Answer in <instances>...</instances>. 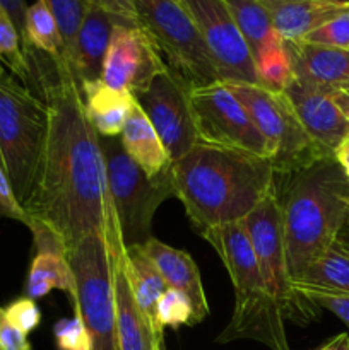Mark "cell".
Returning a JSON list of instances; mask_svg holds the SVG:
<instances>
[{"mask_svg": "<svg viewBox=\"0 0 349 350\" xmlns=\"http://www.w3.org/2000/svg\"><path fill=\"white\" fill-rule=\"evenodd\" d=\"M0 350H31L27 335L14 327L7 318L5 308L0 306Z\"/></svg>", "mask_w": 349, "mask_h": 350, "instance_id": "obj_37", "label": "cell"}, {"mask_svg": "<svg viewBox=\"0 0 349 350\" xmlns=\"http://www.w3.org/2000/svg\"><path fill=\"white\" fill-rule=\"evenodd\" d=\"M157 350H168L166 349V344H164V338L159 342V347H157Z\"/></svg>", "mask_w": 349, "mask_h": 350, "instance_id": "obj_46", "label": "cell"}, {"mask_svg": "<svg viewBox=\"0 0 349 350\" xmlns=\"http://www.w3.org/2000/svg\"><path fill=\"white\" fill-rule=\"evenodd\" d=\"M142 246L156 269L159 270L166 286L170 289L180 291L190 299L195 311V321L197 323L204 321L209 317V304L204 286H202L201 272L194 258L187 252L171 248L170 245L159 241L154 236L147 239Z\"/></svg>", "mask_w": 349, "mask_h": 350, "instance_id": "obj_20", "label": "cell"}, {"mask_svg": "<svg viewBox=\"0 0 349 350\" xmlns=\"http://www.w3.org/2000/svg\"><path fill=\"white\" fill-rule=\"evenodd\" d=\"M255 70L262 88L270 91H284V88L294 79L286 43L283 41L255 58Z\"/></svg>", "mask_w": 349, "mask_h": 350, "instance_id": "obj_28", "label": "cell"}, {"mask_svg": "<svg viewBox=\"0 0 349 350\" xmlns=\"http://www.w3.org/2000/svg\"><path fill=\"white\" fill-rule=\"evenodd\" d=\"M222 3L245 38L253 62L267 50L283 43L274 27L269 5L263 0H222Z\"/></svg>", "mask_w": 349, "mask_h": 350, "instance_id": "obj_25", "label": "cell"}, {"mask_svg": "<svg viewBox=\"0 0 349 350\" xmlns=\"http://www.w3.org/2000/svg\"><path fill=\"white\" fill-rule=\"evenodd\" d=\"M201 29L219 82L260 85L252 51L222 0H185Z\"/></svg>", "mask_w": 349, "mask_h": 350, "instance_id": "obj_13", "label": "cell"}, {"mask_svg": "<svg viewBox=\"0 0 349 350\" xmlns=\"http://www.w3.org/2000/svg\"><path fill=\"white\" fill-rule=\"evenodd\" d=\"M77 286L74 313L88 328L91 350H120L115 297L105 236H88L65 250Z\"/></svg>", "mask_w": 349, "mask_h": 350, "instance_id": "obj_9", "label": "cell"}, {"mask_svg": "<svg viewBox=\"0 0 349 350\" xmlns=\"http://www.w3.org/2000/svg\"><path fill=\"white\" fill-rule=\"evenodd\" d=\"M283 92L311 140L335 156V150L349 139V120L334 103L331 91L294 77Z\"/></svg>", "mask_w": 349, "mask_h": 350, "instance_id": "obj_16", "label": "cell"}, {"mask_svg": "<svg viewBox=\"0 0 349 350\" xmlns=\"http://www.w3.org/2000/svg\"><path fill=\"white\" fill-rule=\"evenodd\" d=\"M47 130L43 99L0 65V164L23 208L36 183Z\"/></svg>", "mask_w": 349, "mask_h": 350, "instance_id": "obj_5", "label": "cell"}, {"mask_svg": "<svg viewBox=\"0 0 349 350\" xmlns=\"http://www.w3.org/2000/svg\"><path fill=\"white\" fill-rule=\"evenodd\" d=\"M331 96L335 105L339 106V109L342 111V115L349 120V88L341 89V91H332Z\"/></svg>", "mask_w": 349, "mask_h": 350, "instance_id": "obj_40", "label": "cell"}, {"mask_svg": "<svg viewBox=\"0 0 349 350\" xmlns=\"http://www.w3.org/2000/svg\"><path fill=\"white\" fill-rule=\"evenodd\" d=\"M226 85L242 101L266 139L276 176L294 173L331 156L311 140L283 91H270L262 85L240 82Z\"/></svg>", "mask_w": 349, "mask_h": 350, "instance_id": "obj_8", "label": "cell"}, {"mask_svg": "<svg viewBox=\"0 0 349 350\" xmlns=\"http://www.w3.org/2000/svg\"><path fill=\"white\" fill-rule=\"evenodd\" d=\"M0 9L5 10L7 16L12 19L14 26L17 27L21 34V40L24 38V21H26V0H0Z\"/></svg>", "mask_w": 349, "mask_h": 350, "instance_id": "obj_38", "label": "cell"}, {"mask_svg": "<svg viewBox=\"0 0 349 350\" xmlns=\"http://www.w3.org/2000/svg\"><path fill=\"white\" fill-rule=\"evenodd\" d=\"M101 5L105 7L109 14L118 17L120 21H125V23H137L135 9H133L132 0H101Z\"/></svg>", "mask_w": 349, "mask_h": 350, "instance_id": "obj_39", "label": "cell"}, {"mask_svg": "<svg viewBox=\"0 0 349 350\" xmlns=\"http://www.w3.org/2000/svg\"><path fill=\"white\" fill-rule=\"evenodd\" d=\"M156 320L161 330H164V328H180L183 325H188V327L197 325L190 299L183 293L177 289H170V287L161 296V299L157 301Z\"/></svg>", "mask_w": 349, "mask_h": 350, "instance_id": "obj_31", "label": "cell"}, {"mask_svg": "<svg viewBox=\"0 0 349 350\" xmlns=\"http://www.w3.org/2000/svg\"><path fill=\"white\" fill-rule=\"evenodd\" d=\"M294 289H296L305 299L313 303L315 306H318L320 310L331 311L334 317H337L342 323L349 327V294L348 293L320 289V287L305 286V284H294Z\"/></svg>", "mask_w": 349, "mask_h": 350, "instance_id": "obj_32", "label": "cell"}, {"mask_svg": "<svg viewBox=\"0 0 349 350\" xmlns=\"http://www.w3.org/2000/svg\"><path fill=\"white\" fill-rule=\"evenodd\" d=\"M86 113L101 137H120L135 98L127 91H116L103 81L81 84Z\"/></svg>", "mask_w": 349, "mask_h": 350, "instance_id": "obj_23", "label": "cell"}, {"mask_svg": "<svg viewBox=\"0 0 349 350\" xmlns=\"http://www.w3.org/2000/svg\"><path fill=\"white\" fill-rule=\"evenodd\" d=\"M346 144H348V146H349V139H348V140H346Z\"/></svg>", "mask_w": 349, "mask_h": 350, "instance_id": "obj_48", "label": "cell"}, {"mask_svg": "<svg viewBox=\"0 0 349 350\" xmlns=\"http://www.w3.org/2000/svg\"><path fill=\"white\" fill-rule=\"evenodd\" d=\"M322 350H349V335L348 334H339L332 340L322 347Z\"/></svg>", "mask_w": 349, "mask_h": 350, "instance_id": "obj_41", "label": "cell"}, {"mask_svg": "<svg viewBox=\"0 0 349 350\" xmlns=\"http://www.w3.org/2000/svg\"><path fill=\"white\" fill-rule=\"evenodd\" d=\"M135 19L156 43L166 65L194 88L219 82L197 23L178 0H132Z\"/></svg>", "mask_w": 349, "mask_h": 350, "instance_id": "obj_7", "label": "cell"}, {"mask_svg": "<svg viewBox=\"0 0 349 350\" xmlns=\"http://www.w3.org/2000/svg\"><path fill=\"white\" fill-rule=\"evenodd\" d=\"M127 253V275L132 286L133 297L137 301L140 313L147 320L157 338H164V330H161L156 320L157 301L166 293L168 286L156 269L151 256L147 255L142 245L125 246Z\"/></svg>", "mask_w": 349, "mask_h": 350, "instance_id": "obj_24", "label": "cell"}, {"mask_svg": "<svg viewBox=\"0 0 349 350\" xmlns=\"http://www.w3.org/2000/svg\"><path fill=\"white\" fill-rule=\"evenodd\" d=\"M303 41L310 44H318V46L349 50V10L311 31Z\"/></svg>", "mask_w": 349, "mask_h": 350, "instance_id": "obj_34", "label": "cell"}, {"mask_svg": "<svg viewBox=\"0 0 349 350\" xmlns=\"http://www.w3.org/2000/svg\"><path fill=\"white\" fill-rule=\"evenodd\" d=\"M0 64L16 75L23 84L27 81V62L23 50V40L5 10L0 9Z\"/></svg>", "mask_w": 349, "mask_h": 350, "instance_id": "obj_29", "label": "cell"}, {"mask_svg": "<svg viewBox=\"0 0 349 350\" xmlns=\"http://www.w3.org/2000/svg\"><path fill=\"white\" fill-rule=\"evenodd\" d=\"M166 68L161 51L142 26L125 21L113 26L101 72V81L106 85L137 96Z\"/></svg>", "mask_w": 349, "mask_h": 350, "instance_id": "obj_14", "label": "cell"}, {"mask_svg": "<svg viewBox=\"0 0 349 350\" xmlns=\"http://www.w3.org/2000/svg\"><path fill=\"white\" fill-rule=\"evenodd\" d=\"M267 3L277 2H324V3H341V5H349V0H263Z\"/></svg>", "mask_w": 349, "mask_h": 350, "instance_id": "obj_44", "label": "cell"}, {"mask_svg": "<svg viewBox=\"0 0 349 350\" xmlns=\"http://www.w3.org/2000/svg\"><path fill=\"white\" fill-rule=\"evenodd\" d=\"M335 159H337V163L341 164L342 171H344L346 178L349 180V146L348 144H342L341 147H339L337 150H335Z\"/></svg>", "mask_w": 349, "mask_h": 350, "instance_id": "obj_42", "label": "cell"}, {"mask_svg": "<svg viewBox=\"0 0 349 350\" xmlns=\"http://www.w3.org/2000/svg\"><path fill=\"white\" fill-rule=\"evenodd\" d=\"M24 46H33L53 57H62L64 53V38L57 19L41 0L27 5L24 21Z\"/></svg>", "mask_w": 349, "mask_h": 350, "instance_id": "obj_26", "label": "cell"}, {"mask_svg": "<svg viewBox=\"0 0 349 350\" xmlns=\"http://www.w3.org/2000/svg\"><path fill=\"white\" fill-rule=\"evenodd\" d=\"M294 284L349 294V255L334 245L318 256Z\"/></svg>", "mask_w": 349, "mask_h": 350, "instance_id": "obj_27", "label": "cell"}, {"mask_svg": "<svg viewBox=\"0 0 349 350\" xmlns=\"http://www.w3.org/2000/svg\"><path fill=\"white\" fill-rule=\"evenodd\" d=\"M190 106L198 142L270 159L266 139L242 101L224 82L192 89Z\"/></svg>", "mask_w": 349, "mask_h": 350, "instance_id": "obj_11", "label": "cell"}, {"mask_svg": "<svg viewBox=\"0 0 349 350\" xmlns=\"http://www.w3.org/2000/svg\"><path fill=\"white\" fill-rule=\"evenodd\" d=\"M89 5H101V0H86Z\"/></svg>", "mask_w": 349, "mask_h": 350, "instance_id": "obj_45", "label": "cell"}, {"mask_svg": "<svg viewBox=\"0 0 349 350\" xmlns=\"http://www.w3.org/2000/svg\"><path fill=\"white\" fill-rule=\"evenodd\" d=\"M41 2L50 9V12L57 19L62 38H64V53H62V57L67 60L72 53L75 36H77L79 27L84 21L89 3L86 0H41Z\"/></svg>", "mask_w": 349, "mask_h": 350, "instance_id": "obj_30", "label": "cell"}, {"mask_svg": "<svg viewBox=\"0 0 349 350\" xmlns=\"http://www.w3.org/2000/svg\"><path fill=\"white\" fill-rule=\"evenodd\" d=\"M105 241L106 250H108L109 269H112L118 347L120 350H157L163 338H157L154 335L153 328L140 313L135 297H133L132 286L127 275L125 245H123L113 204H109L106 211Z\"/></svg>", "mask_w": 349, "mask_h": 350, "instance_id": "obj_15", "label": "cell"}, {"mask_svg": "<svg viewBox=\"0 0 349 350\" xmlns=\"http://www.w3.org/2000/svg\"><path fill=\"white\" fill-rule=\"evenodd\" d=\"M0 65H2V64H0Z\"/></svg>", "mask_w": 349, "mask_h": 350, "instance_id": "obj_51", "label": "cell"}, {"mask_svg": "<svg viewBox=\"0 0 349 350\" xmlns=\"http://www.w3.org/2000/svg\"><path fill=\"white\" fill-rule=\"evenodd\" d=\"M53 337L58 350H91L88 328L79 313L74 318L58 320L53 327Z\"/></svg>", "mask_w": 349, "mask_h": 350, "instance_id": "obj_33", "label": "cell"}, {"mask_svg": "<svg viewBox=\"0 0 349 350\" xmlns=\"http://www.w3.org/2000/svg\"><path fill=\"white\" fill-rule=\"evenodd\" d=\"M267 5L276 33L286 43L303 41L311 31L349 10V5L324 2H277Z\"/></svg>", "mask_w": 349, "mask_h": 350, "instance_id": "obj_22", "label": "cell"}, {"mask_svg": "<svg viewBox=\"0 0 349 350\" xmlns=\"http://www.w3.org/2000/svg\"><path fill=\"white\" fill-rule=\"evenodd\" d=\"M120 140L125 152L151 180L171 173V161L164 150L163 142L137 101L127 118Z\"/></svg>", "mask_w": 349, "mask_h": 350, "instance_id": "obj_21", "label": "cell"}, {"mask_svg": "<svg viewBox=\"0 0 349 350\" xmlns=\"http://www.w3.org/2000/svg\"><path fill=\"white\" fill-rule=\"evenodd\" d=\"M178 2H185V0H178Z\"/></svg>", "mask_w": 349, "mask_h": 350, "instance_id": "obj_49", "label": "cell"}, {"mask_svg": "<svg viewBox=\"0 0 349 350\" xmlns=\"http://www.w3.org/2000/svg\"><path fill=\"white\" fill-rule=\"evenodd\" d=\"M335 245H337L342 252L349 255V217L346 219L344 226H342L341 231H339L337 238H335Z\"/></svg>", "mask_w": 349, "mask_h": 350, "instance_id": "obj_43", "label": "cell"}, {"mask_svg": "<svg viewBox=\"0 0 349 350\" xmlns=\"http://www.w3.org/2000/svg\"><path fill=\"white\" fill-rule=\"evenodd\" d=\"M286 43V41H284ZM294 77L327 91L349 88V50L318 44L286 43Z\"/></svg>", "mask_w": 349, "mask_h": 350, "instance_id": "obj_19", "label": "cell"}, {"mask_svg": "<svg viewBox=\"0 0 349 350\" xmlns=\"http://www.w3.org/2000/svg\"><path fill=\"white\" fill-rule=\"evenodd\" d=\"M0 215L21 222V224L27 226V228H31V224H33V219L24 211L23 205L17 202L2 164H0Z\"/></svg>", "mask_w": 349, "mask_h": 350, "instance_id": "obj_36", "label": "cell"}, {"mask_svg": "<svg viewBox=\"0 0 349 350\" xmlns=\"http://www.w3.org/2000/svg\"><path fill=\"white\" fill-rule=\"evenodd\" d=\"M243 222L246 226V232L255 252L257 263L267 291L279 303L284 318L300 325H308L313 321L320 308L305 299L294 289V284L287 272L281 207L276 188L243 219Z\"/></svg>", "mask_w": 349, "mask_h": 350, "instance_id": "obj_10", "label": "cell"}, {"mask_svg": "<svg viewBox=\"0 0 349 350\" xmlns=\"http://www.w3.org/2000/svg\"><path fill=\"white\" fill-rule=\"evenodd\" d=\"M190 91L192 85L168 67L146 91L133 96L153 123L171 164L187 156L198 144Z\"/></svg>", "mask_w": 349, "mask_h": 350, "instance_id": "obj_12", "label": "cell"}, {"mask_svg": "<svg viewBox=\"0 0 349 350\" xmlns=\"http://www.w3.org/2000/svg\"><path fill=\"white\" fill-rule=\"evenodd\" d=\"M171 180L198 234L243 221L276 188L270 159L204 142L171 164Z\"/></svg>", "mask_w": 349, "mask_h": 350, "instance_id": "obj_2", "label": "cell"}, {"mask_svg": "<svg viewBox=\"0 0 349 350\" xmlns=\"http://www.w3.org/2000/svg\"><path fill=\"white\" fill-rule=\"evenodd\" d=\"M29 229L33 232L36 253L31 262L26 287H24L26 297L36 301L57 289L67 294L70 304L75 308L77 286H75V277L70 269V263L65 256L64 245L41 222L33 221Z\"/></svg>", "mask_w": 349, "mask_h": 350, "instance_id": "obj_17", "label": "cell"}, {"mask_svg": "<svg viewBox=\"0 0 349 350\" xmlns=\"http://www.w3.org/2000/svg\"><path fill=\"white\" fill-rule=\"evenodd\" d=\"M99 147L123 245H144L153 238L151 224L156 211L164 200L174 197L171 173L151 180L125 152L120 137L99 135Z\"/></svg>", "mask_w": 349, "mask_h": 350, "instance_id": "obj_6", "label": "cell"}, {"mask_svg": "<svg viewBox=\"0 0 349 350\" xmlns=\"http://www.w3.org/2000/svg\"><path fill=\"white\" fill-rule=\"evenodd\" d=\"M214 248L235 289V311L216 342L257 340L270 350H289L284 314L267 291L243 221L216 226L201 232Z\"/></svg>", "mask_w": 349, "mask_h": 350, "instance_id": "obj_4", "label": "cell"}, {"mask_svg": "<svg viewBox=\"0 0 349 350\" xmlns=\"http://www.w3.org/2000/svg\"><path fill=\"white\" fill-rule=\"evenodd\" d=\"M346 204H348V207H349V193L346 195Z\"/></svg>", "mask_w": 349, "mask_h": 350, "instance_id": "obj_47", "label": "cell"}, {"mask_svg": "<svg viewBox=\"0 0 349 350\" xmlns=\"http://www.w3.org/2000/svg\"><path fill=\"white\" fill-rule=\"evenodd\" d=\"M118 21V17L109 14L103 5H89L86 10L70 57L67 60L64 58L81 84L101 81L103 64L112 40L113 26Z\"/></svg>", "mask_w": 349, "mask_h": 350, "instance_id": "obj_18", "label": "cell"}, {"mask_svg": "<svg viewBox=\"0 0 349 350\" xmlns=\"http://www.w3.org/2000/svg\"><path fill=\"white\" fill-rule=\"evenodd\" d=\"M7 318L12 321L14 327L19 328L24 334H31L36 330L41 323V311L38 308L36 301L29 299V297H19L14 303H10L5 308Z\"/></svg>", "mask_w": 349, "mask_h": 350, "instance_id": "obj_35", "label": "cell"}, {"mask_svg": "<svg viewBox=\"0 0 349 350\" xmlns=\"http://www.w3.org/2000/svg\"><path fill=\"white\" fill-rule=\"evenodd\" d=\"M318 350H322V349H318Z\"/></svg>", "mask_w": 349, "mask_h": 350, "instance_id": "obj_50", "label": "cell"}, {"mask_svg": "<svg viewBox=\"0 0 349 350\" xmlns=\"http://www.w3.org/2000/svg\"><path fill=\"white\" fill-rule=\"evenodd\" d=\"M284 250L289 279L305 270L335 245L349 217L346 195L349 180L335 156L324 157L294 173L276 176Z\"/></svg>", "mask_w": 349, "mask_h": 350, "instance_id": "obj_3", "label": "cell"}, {"mask_svg": "<svg viewBox=\"0 0 349 350\" xmlns=\"http://www.w3.org/2000/svg\"><path fill=\"white\" fill-rule=\"evenodd\" d=\"M23 50L27 62L26 85L48 109L40 170L24 211L68 250L88 236H105L112 198L99 133L86 113L81 82L64 57L33 46Z\"/></svg>", "mask_w": 349, "mask_h": 350, "instance_id": "obj_1", "label": "cell"}]
</instances>
